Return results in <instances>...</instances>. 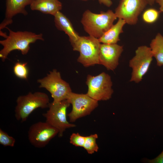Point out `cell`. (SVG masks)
<instances>
[{"mask_svg": "<svg viewBox=\"0 0 163 163\" xmlns=\"http://www.w3.org/2000/svg\"><path fill=\"white\" fill-rule=\"evenodd\" d=\"M39 87L45 88L53 98V103H56L66 100L72 92L68 83L63 80L59 72L56 69L50 71L46 76L37 80Z\"/></svg>", "mask_w": 163, "mask_h": 163, "instance_id": "5b68a950", "label": "cell"}, {"mask_svg": "<svg viewBox=\"0 0 163 163\" xmlns=\"http://www.w3.org/2000/svg\"><path fill=\"white\" fill-rule=\"evenodd\" d=\"M33 0H6L5 18L0 24V30L12 23V18L16 15L22 14L27 15L28 13L25 8L27 5H30Z\"/></svg>", "mask_w": 163, "mask_h": 163, "instance_id": "4fadbf2b", "label": "cell"}, {"mask_svg": "<svg viewBox=\"0 0 163 163\" xmlns=\"http://www.w3.org/2000/svg\"><path fill=\"white\" fill-rule=\"evenodd\" d=\"M117 18L115 13L110 10L99 14L87 10L83 14L81 22L89 36L99 39L113 26Z\"/></svg>", "mask_w": 163, "mask_h": 163, "instance_id": "7a4b0ae2", "label": "cell"}, {"mask_svg": "<svg viewBox=\"0 0 163 163\" xmlns=\"http://www.w3.org/2000/svg\"><path fill=\"white\" fill-rule=\"evenodd\" d=\"M159 12L153 8H149L145 10L142 15L143 21L147 23H152L158 19Z\"/></svg>", "mask_w": 163, "mask_h": 163, "instance_id": "ffe728a7", "label": "cell"}, {"mask_svg": "<svg viewBox=\"0 0 163 163\" xmlns=\"http://www.w3.org/2000/svg\"><path fill=\"white\" fill-rule=\"evenodd\" d=\"M153 57L150 47L142 46L137 48L135 55L129 63V66L132 70L130 82L138 83L142 81L148 71Z\"/></svg>", "mask_w": 163, "mask_h": 163, "instance_id": "9c48e42d", "label": "cell"}, {"mask_svg": "<svg viewBox=\"0 0 163 163\" xmlns=\"http://www.w3.org/2000/svg\"><path fill=\"white\" fill-rule=\"evenodd\" d=\"M143 162L149 163H163V151L157 157L152 159H145Z\"/></svg>", "mask_w": 163, "mask_h": 163, "instance_id": "603a6c76", "label": "cell"}, {"mask_svg": "<svg viewBox=\"0 0 163 163\" xmlns=\"http://www.w3.org/2000/svg\"><path fill=\"white\" fill-rule=\"evenodd\" d=\"M126 23L122 19L119 18L117 22L98 39L100 43L107 44H116L120 40V34L123 32V28Z\"/></svg>", "mask_w": 163, "mask_h": 163, "instance_id": "2e32d148", "label": "cell"}, {"mask_svg": "<svg viewBox=\"0 0 163 163\" xmlns=\"http://www.w3.org/2000/svg\"><path fill=\"white\" fill-rule=\"evenodd\" d=\"M32 10L54 16L62 9V3L58 0H33L30 4Z\"/></svg>", "mask_w": 163, "mask_h": 163, "instance_id": "9a60e30c", "label": "cell"}, {"mask_svg": "<svg viewBox=\"0 0 163 163\" xmlns=\"http://www.w3.org/2000/svg\"><path fill=\"white\" fill-rule=\"evenodd\" d=\"M27 63L17 62L14 64L13 71L14 75L18 78L27 80L29 74V69L27 66Z\"/></svg>", "mask_w": 163, "mask_h": 163, "instance_id": "d6986e66", "label": "cell"}, {"mask_svg": "<svg viewBox=\"0 0 163 163\" xmlns=\"http://www.w3.org/2000/svg\"><path fill=\"white\" fill-rule=\"evenodd\" d=\"M148 4L147 0H121L115 13L117 18L129 24H135L138 17Z\"/></svg>", "mask_w": 163, "mask_h": 163, "instance_id": "8fae6325", "label": "cell"}, {"mask_svg": "<svg viewBox=\"0 0 163 163\" xmlns=\"http://www.w3.org/2000/svg\"><path fill=\"white\" fill-rule=\"evenodd\" d=\"M97 138L98 135L96 134L86 136L83 147L89 154H92L98 151L99 147L96 143Z\"/></svg>", "mask_w": 163, "mask_h": 163, "instance_id": "ac0fdd59", "label": "cell"}, {"mask_svg": "<svg viewBox=\"0 0 163 163\" xmlns=\"http://www.w3.org/2000/svg\"><path fill=\"white\" fill-rule=\"evenodd\" d=\"M16 102L15 117L18 121L22 123L26 121L35 110L48 108L50 103L48 95L40 92H29L26 95L19 96Z\"/></svg>", "mask_w": 163, "mask_h": 163, "instance_id": "3957f363", "label": "cell"}, {"mask_svg": "<svg viewBox=\"0 0 163 163\" xmlns=\"http://www.w3.org/2000/svg\"><path fill=\"white\" fill-rule=\"evenodd\" d=\"M101 43L98 39L91 36H81L72 45L73 50L78 51V62L85 67L99 64V54Z\"/></svg>", "mask_w": 163, "mask_h": 163, "instance_id": "277c9868", "label": "cell"}, {"mask_svg": "<svg viewBox=\"0 0 163 163\" xmlns=\"http://www.w3.org/2000/svg\"><path fill=\"white\" fill-rule=\"evenodd\" d=\"M86 136H83L79 133H73L70 137V142L77 147H83Z\"/></svg>", "mask_w": 163, "mask_h": 163, "instance_id": "7402d4cb", "label": "cell"}, {"mask_svg": "<svg viewBox=\"0 0 163 163\" xmlns=\"http://www.w3.org/2000/svg\"><path fill=\"white\" fill-rule=\"evenodd\" d=\"M86 83L88 87L86 94L92 98L98 101L111 98L113 91L111 77L108 74L102 72L95 76L88 75Z\"/></svg>", "mask_w": 163, "mask_h": 163, "instance_id": "52a82bcc", "label": "cell"}, {"mask_svg": "<svg viewBox=\"0 0 163 163\" xmlns=\"http://www.w3.org/2000/svg\"><path fill=\"white\" fill-rule=\"evenodd\" d=\"M70 105L67 100L56 103L52 102L50 103L49 109L43 114L46 122L58 130L59 137H62L66 129L76 126L67 120V111Z\"/></svg>", "mask_w": 163, "mask_h": 163, "instance_id": "8992f818", "label": "cell"}, {"mask_svg": "<svg viewBox=\"0 0 163 163\" xmlns=\"http://www.w3.org/2000/svg\"><path fill=\"white\" fill-rule=\"evenodd\" d=\"M58 133L57 129L46 121H40L30 126L28 132V137L32 145L40 148L45 147Z\"/></svg>", "mask_w": 163, "mask_h": 163, "instance_id": "30bf717a", "label": "cell"}, {"mask_svg": "<svg viewBox=\"0 0 163 163\" xmlns=\"http://www.w3.org/2000/svg\"></svg>", "mask_w": 163, "mask_h": 163, "instance_id": "83f0119b", "label": "cell"}, {"mask_svg": "<svg viewBox=\"0 0 163 163\" xmlns=\"http://www.w3.org/2000/svg\"><path fill=\"white\" fill-rule=\"evenodd\" d=\"M99 3L102 4L108 7H110L112 4V2L111 0H98Z\"/></svg>", "mask_w": 163, "mask_h": 163, "instance_id": "cb8c5ba5", "label": "cell"}, {"mask_svg": "<svg viewBox=\"0 0 163 163\" xmlns=\"http://www.w3.org/2000/svg\"><path fill=\"white\" fill-rule=\"evenodd\" d=\"M150 48L153 57L156 59L157 65L159 66H163V37L158 33L151 41Z\"/></svg>", "mask_w": 163, "mask_h": 163, "instance_id": "e0dca14e", "label": "cell"}, {"mask_svg": "<svg viewBox=\"0 0 163 163\" xmlns=\"http://www.w3.org/2000/svg\"><path fill=\"white\" fill-rule=\"evenodd\" d=\"M147 1L148 4L150 5H153L155 2V0H147Z\"/></svg>", "mask_w": 163, "mask_h": 163, "instance_id": "484cf974", "label": "cell"}, {"mask_svg": "<svg viewBox=\"0 0 163 163\" xmlns=\"http://www.w3.org/2000/svg\"><path fill=\"white\" fill-rule=\"evenodd\" d=\"M81 0L84 1H88V0Z\"/></svg>", "mask_w": 163, "mask_h": 163, "instance_id": "4316f807", "label": "cell"}, {"mask_svg": "<svg viewBox=\"0 0 163 163\" xmlns=\"http://www.w3.org/2000/svg\"><path fill=\"white\" fill-rule=\"evenodd\" d=\"M123 51V46L117 43H101L99 64L104 66L107 70L113 71L119 65V58Z\"/></svg>", "mask_w": 163, "mask_h": 163, "instance_id": "7c38bea8", "label": "cell"}, {"mask_svg": "<svg viewBox=\"0 0 163 163\" xmlns=\"http://www.w3.org/2000/svg\"><path fill=\"white\" fill-rule=\"evenodd\" d=\"M15 139L0 129V144L4 146L13 147L15 143Z\"/></svg>", "mask_w": 163, "mask_h": 163, "instance_id": "44dd1931", "label": "cell"}, {"mask_svg": "<svg viewBox=\"0 0 163 163\" xmlns=\"http://www.w3.org/2000/svg\"><path fill=\"white\" fill-rule=\"evenodd\" d=\"M8 35L4 40L0 41L3 48L0 51V57L3 62L10 53L14 50L21 51L22 54H27L30 49V45L37 40H44L42 34H38L27 31H13L8 28Z\"/></svg>", "mask_w": 163, "mask_h": 163, "instance_id": "6da1fadb", "label": "cell"}, {"mask_svg": "<svg viewBox=\"0 0 163 163\" xmlns=\"http://www.w3.org/2000/svg\"><path fill=\"white\" fill-rule=\"evenodd\" d=\"M66 100L72 106L71 111L67 114L71 122H75L78 119L90 114L98 105V101L87 94H77L72 92Z\"/></svg>", "mask_w": 163, "mask_h": 163, "instance_id": "ba28073f", "label": "cell"}, {"mask_svg": "<svg viewBox=\"0 0 163 163\" xmlns=\"http://www.w3.org/2000/svg\"><path fill=\"white\" fill-rule=\"evenodd\" d=\"M155 2L160 6V11L163 12V0H155Z\"/></svg>", "mask_w": 163, "mask_h": 163, "instance_id": "d4e9b609", "label": "cell"}, {"mask_svg": "<svg viewBox=\"0 0 163 163\" xmlns=\"http://www.w3.org/2000/svg\"><path fill=\"white\" fill-rule=\"evenodd\" d=\"M54 16L55 24L56 28L64 32L68 35L71 45L73 44L78 40L80 36L74 29L70 21L60 11Z\"/></svg>", "mask_w": 163, "mask_h": 163, "instance_id": "5bb4252c", "label": "cell"}]
</instances>
